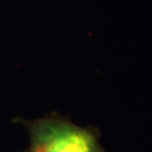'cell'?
<instances>
[{
  "instance_id": "obj_1",
  "label": "cell",
  "mask_w": 152,
  "mask_h": 152,
  "mask_svg": "<svg viewBox=\"0 0 152 152\" xmlns=\"http://www.w3.org/2000/svg\"><path fill=\"white\" fill-rule=\"evenodd\" d=\"M30 144L25 152H105L93 129L57 118L25 121Z\"/></svg>"
}]
</instances>
